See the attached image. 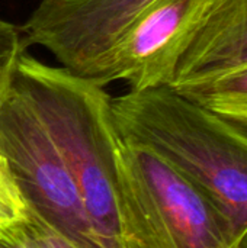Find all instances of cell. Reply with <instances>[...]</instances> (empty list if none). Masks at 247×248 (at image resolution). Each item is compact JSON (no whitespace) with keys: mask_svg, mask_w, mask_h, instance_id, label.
<instances>
[{"mask_svg":"<svg viewBox=\"0 0 247 248\" xmlns=\"http://www.w3.org/2000/svg\"><path fill=\"white\" fill-rule=\"evenodd\" d=\"M13 86L58 148L103 248H156L122 161L105 87L20 54Z\"/></svg>","mask_w":247,"mask_h":248,"instance_id":"cell-1","label":"cell"},{"mask_svg":"<svg viewBox=\"0 0 247 248\" xmlns=\"http://www.w3.org/2000/svg\"><path fill=\"white\" fill-rule=\"evenodd\" d=\"M121 140L156 153L229 218L247 248V129L157 87L111 97Z\"/></svg>","mask_w":247,"mask_h":248,"instance_id":"cell-2","label":"cell"},{"mask_svg":"<svg viewBox=\"0 0 247 248\" xmlns=\"http://www.w3.org/2000/svg\"><path fill=\"white\" fill-rule=\"evenodd\" d=\"M0 155L28 214L74 248H103L58 148L13 81L0 102Z\"/></svg>","mask_w":247,"mask_h":248,"instance_id":"cell-3","label":"cell"},{"mask_svg":"<svg viewBox=\"0 0 247 248\" xmlns=\"http://www.w3.org/2000/svg\"><path fill=\"white\" fill-rule=\"evenodd\" d=\"M121 153L156 248H246L223 211L167 161L124 141Z\"/></svg>","mask_w":247,"mask_h":248,"instance_id":"cell-4","label":"cell"},{"mask_svg":"<svg viewBox=\"0 0 247 248\" xmlns=\"http://www.w3.org/2000/svg\"><path fill=\"white\" fill-rule=\"evenodd\" d=\"M215 0H154L124 31L90 81L124 80L132 92L169 87Z\"/></svg>","mask_w":247,"mask_h":248,"instance_id":"cell-5","label":"cell"},{"mask_svg":"<svg viewBox=\"0 0 247 248\" xmlns=\"http://www.w3.org/2000/svg\"><path fill=\"white\" fill-rule=\"evenodd\" d=\"M154 0H41L22 26L25 44L90 78L131 22Z\"/></svg>","mask_w":247,"mask_h":248,"instance_id":"cell-6","label":"cell"},{"mask_svg":"<svg viewBox=\"0 0 247 248\" xmlns=\"http://www.w3.org/2000/svg\"><path fill=\"white\" fill-rule=\"evenodd\" d=\"M247 67V0H215L183 52L169 89L179 90Z\"/></svg>","mask_w":247,"mask_h":248,"instance_id":"cell-7","label":"cell"},{"mask_svg":"<svg viewBox=\"0 0 247 248\" xmlns=\"http://www.w3.org/2000/svg\"><path fill=\"white\" fill-rule=\"evenodd\" d=\"M175 92L247 129V67Z\"/></svg>","mask_w":247,"mask_h":248,"instance_id":"cell-8","label":"cell"},{"mask_svg":"<svg viewBox=\"0 0 247 248\" xmlns=\"http://www.w3.org/2000/svg\"><path fill=\"white\" fill-rule=\"evenodd\" d=\"M25 45L22 28L0 19V102L12 86L16 64Z\"/></svg>","mask_w":247,"mask_h":248,"instance_id":"cell-9","label":"cell"},{"mask_svg":"<svg viewBox=\"0 0 247 248\" xmlns=\"http://www.w3.org/2000/svg\"><path fill=\"white\" fill-rule=\"evenodd\" d=\"M25 214V206L16 192V187L6 170L0 155V225L20 219Z\"/></svg>","mask_w":247,"mask_h":248,"instance_id":"cell-10","label":"cell"},{"mask_svg":"<svg viewBox=\"0 0 247 248\" xmlns=\"http://www.w3.org/2000/svg\"><path fill=\"white\" fill-rule=\"evenodd\" d=\"M20 222H22L23 228L26 230V232L41 248H74L63 237H60L57 232L49 230L42 221H39L33 215L28 214L26 211H25L23 217L20 218Z\"/></svg>","mask_w":247,"mask_h":248,"instance_id":"cell-11","label":"cell"},{"mask_svg":"<svg viewBox=\"0 0 247 248\" xmlns=\"http://www.w3.org/2000/svg\"><path fill=\"white\" fill-rule=\"evenodd\" d=\"M0 248H41L23 228L20 219L0 225Z\"/></svg>","mask_w":247,"mask_h":248,"instance_id":"cell-12","label":"cell"}]
</instances>
